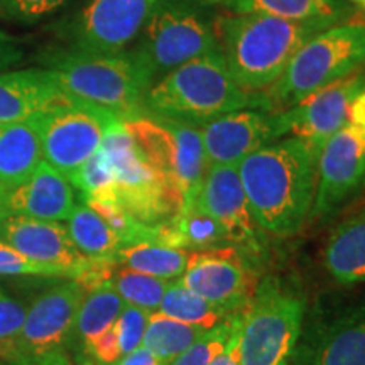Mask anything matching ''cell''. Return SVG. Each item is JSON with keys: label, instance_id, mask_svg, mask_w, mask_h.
<instances>
[{"label": "cell", "instance_id": "obj_1", "mask_svg": "<svg viewBox=\"0 0 365 365\" xmlns=\"http://www.w3.org/2000/svg\"><path fill=\"white\" fill-rule=\"evenodd\" d=\"M318 156L298 137H282L237 166L255 225L291 237L309 220L317 193Z\"/></svg>", "mask_w": 365, "mask_h": 365}, {"label": "cell", "instance_id": "obj_2", "mask_svg": "<svg viewBox=\"0 0 365 365\" xmlns=\"http://www.w3.org/2000/svg\"><path fill=\"white\" fill-rule=\"evenodd\" d=\"M328 27L331 26L261 14H228L215 21L218 48L228 71L250 95L276 83L301 46Z\"/></svg>", "mask_w": 365, "mask_h": 365}, {"label": "cell", "instance_id": "obj_3", "mask_svg": "<svg viewBox=\"0 0 365 365\" xmlns=\"http://www.w3.org/2000/svg\"><path fill=\"white\" fill-rule=\"evenodd\" d=\"M240 108H254V97L232 78L220 49L163 75L144 97V110L150 117L193 127Z\"/></svg>", "mask_w": 365, "mask_h": 365}, {"label": "cell", "instance_id": "obj_4", "mask_svg": "<svg viewBox=\"0 0 365 365\" xmlns=\"http://www.w3.org/2000/svg\"><path fill=\"white\" fill-rule=\"evenodd\" d=\"M365 68V24L341 22L307 41L276 83L252 95L254 108L284 112L314 91Z\"/></svg>", "mask_w": 365, "mask_h": 365}, {"label": "cell", "instance_id": "obj_5", "mask_svg": "<svg viewBox=\"0 0 365 365\" xmlns=\"http://www.w3.org/2000/svg\"><path fill=\"white\" fill-rule=\"evenodd\" d=\"M49 66L63 95L112 112L120 120L140 115L154 83L132 54L65 53Z\"/></svg>", "mask_w": 365, "mask_h": 365}, {"label": "cell", "instance_id": "obj_6", "mask_svg": "<svg viewBox=\"0 0 365 365\" xmlns=\"http://www.w3.org/2000/svg\"><path fill=\"white\" fill-rule=\"evenodd\" d=\"M308 299L298 279L269 274L255 286L240 327V365H286L301 335Z\"/></svg>", "mask_w": 365, "mask_h": 365}, {"label": "cell", "instance_id": "obj_7", "mask_svg": "<svg viewBox=\"0 0 365 365\" xmlns=\"http://www.w3.org/2000/svg\"><path fill=\"white\" fill-rule=\"evenodd\" d=\"M198 0H158L130 54L150 78L158 80L175 68L203 54L218 51L215 21Z\"/></svg>", "mask_w": 365, "mask_h": 365}, {"label": "cell", "instance_id": "obj_8", "mask_svg": "<svg viewBox=\"0 0 365 365\" xmlns=\"http://www.w3.org/2000/svg\"><path fill=\"white\" fill-rule=\"evenodd\" d=\"M100 153L113 176V202L149 227L171 222L182 210V198L145 161L124 122L105 137Z\"/></svg>", "mask_w": 365, "mask_h": 365}, {"label": "cell", "instance_id": "obj_9", "mask_svg": "<svg viewBox=\"0 0 365 365\" xmlns=\"http://www.w3.org/2000/svg\"><path fill=\"white\" fill-rule=\"evenodd\" d=\"M122 122L145 161L181 196L182 210L190 208L208 168L200 129L181 122L143 115Z\"/></svg>", "mask_w": 365, "mask_h": 365}, {"label": "cell", "instance_id": "obj_10", "mask_svg": "<svg viewBox=\"0 0 365 365\" xmlns=\"http://www.w3.org/2000/svg\"><path fill=\"white\" fill-rule=\"evenodd\" d=\"M43 144V159L68 181L102 148L105 137L120 118L112 112L63 97L36 115Z\"/></svg>", "mask_w": 365, "mask_h": 365}, {"label": "cell", "instance_id": "obj_11", "mask_svg": "<svg viewBox=\"0 0 365 365\" xmlns=\"http://www.w3.org/2000/svg\"><path fill=\"white\" fill-rule=\"evenodd\" d=\"M365 186V90L350 107L349 118L322 148L317 164V193L309 220H325L344 208Z\"/></svg>", "mask_w": 365, "mask_h": 365}, {"label": "cell", "instance_id": "obj_12", "mask_svg": "<svg viewBox=\"0 0 365 365\" xmlns=\"http://www.w3.org/2000/svg\"><path fill=\"white\" fill-rule=\"evenodd\" d=\"M286 365H365V298L307 312Z\"/></svg>", "mask_w": 365, "mask_h": 365}, {"label": "cell", "instance_id": "obj_13", "mask_svg": "<svg viewBox=\"0 0 365 365\" xmlns=\"http://www.w3.org/2000/svg\"><path fill=\"white\" fill-rule=\"evenodd\" d=\"M0 240L11 245L36 262L63 269L70 279L86 287L110 277L113 264H102L86 259L73 244L68 228L61 222L36 220L6 213L0 217Z\"/></svg>", "mask_w": 365, "mask_h": 365}, {"label": "cell", "instance_id": "obj_14", "mask_svg": "<svg viewBox=\"0 0 365 365\" xmlns=\"http://www.w3.org/2000/svg\"><path fill=\"white\" fill-rule=\"evenodd\" d=\"M88 287L66 279L41 293L27 309L19 335L21 360L66 357L75 319Z\"/></svg>", "mask_w": 365, "mask_h": 365}, {"label": "cell", "instance_id": "obj_15", "mask_svg": "<svg viewBox=\"0 0 365 365\" xmlns=\"http://www.w3.org/2000/svg\"><path fill=\"white\" fill-rule=\"evenodd\" d=\"M178 281L232 314L245 313L259 282L250 261L235 245L191 252Z\"/></svg>", "mask_w": 365, "mask_h": 365}, {"label": "cell", "instance_id": "obj_16", "mask_svg": "<svg viewBox=\"0 0 365 365\" xmlns=\"http://www.w3.org/2000/svg\"><path fill=\"white\" fill-rule=\"evenodd\" d=\"M208 166H239L255 150L286 135L279 112L240 108L200 127Z\"/></svg>", "mask_w": 365, "mask_h": 365}, {"label": "cell", "instance_id": "obj_17", "mask_svg": "<svg viewBox=\"0 0 365 365\" xmlns=\"http://www.w3.org/2000/svg\"><path fill=\"white\" fill-rule=\"evenodd\" d=\"M365 90V68L325 88L303 102L279 112L286 134L303 140L317 156L330 137L345 124L354 100Z\"/></svg>", "mask_w": 365, "mask_h": 365}, {"label": "cell", "instance_id": "obj_18", "mask_svg": "<svg viewBox=\"0 0 365 365\" xmlns=\"http://www.w3.org/2000/svg\"><path fill=\"white\" fill-rule=\"evenodd\" d=\"M158 0H91L73 24L76 51L120 54L139 38Z\"/></svg>", "mask_w": 365, "mask_h": 365}, {"label": "cell", "instance_id": "obj_19", "mask_svg": "<svg viewBox=\"0 0 365 365\" xmlns=\"http://www.w3.org/2000/svg\"><path fill=\"white\" fill-rule=\"evenodd\" d=\"M193 205L220 223L232 244L261 250L237 166H208Z\"/></svg>", "mask_w": 365, "mask_h": 365}, {"label": "cell", "instance_id": "obj_20", "mask_svg": "<svg viewBox=\"0 0 365 365\" xmlns=\"http://www.w3.org/2000/svg\"><path fill=\"white\" fill-rule=\"evenodd\" d=\"M75 207L71 182L44 161L22 185L7 190L4 200L6 213L48 222L68 220Z\"/></svg>", "mask_w": 365, "mask_h": 365}, {"label": "cell", "instance_id": "obj_21", "mask_svg": "<svg viewBox=\"0 0 365 365\" xmlns=\"http://www.w3.org/2000/svg\"><path fill=\"white\" fill-rule=\"evenodd\" d=\"M63 97L51 70L29 68L0 73V124L27 120Z\"/></svg>", "mask_w": 365, "mask_h": 365}, {"label": "cell", "instance_id": "obj_22", "mask_svg": "<svg viewBox=\"0 0 365 365\" xmlns=\"http://www.w3.org/2000/svg\"><path fill=\"white\" fill-rule=\"evenodd\" d=\"M43 144L36 115L22 122L0 124V186H19L43 163Z\"/></svg>", "mask_w": 365, "mask_h": 365}, {"label": "cell", "instance_id": "obj_23", "mask_svg": "<svg viewBox=\"0 0 365 365\" xmlns=\"http://www.w3.org/2000/svg\"><path fill=\"white\" fill-rule=\"evenodd\" d=\"M323 264L340 284L365 282V210L331 232L323 250Z\"/></svg>", "mask_w": 365, "mask_h": 365}, {"label": "cell", "instance_id": "obj_24", "mask_svg": "<svg viewBox=\"0 0 365 365\" xmlns=\"http://www.w3.org/2000/svg\"><path fill=\"white\" fill-rule=\"evenodd\" d=\"M234 14H261L296 22L336 26L352 17L354 7L345 0H230Z\"/></svg>", "mask_w": 365, "mask_h": 365}, {"label": "cell", "instance_id": "obj_25", "mask_svg": "<svg viewBox=\"0 0 365 365\" xmlns=\"http://www.w3.org/2000/svg\"><path fill=\"white\" fill-rule=\"evenodd\" d=\"M66 222L73 244L86 259L115 266L122 240L93 208L86 203L76 205Z\"/></svg>", "mask_w": 365, "mask_h": 365}, {"label": "cell", "instance_id": "obj_26", "mask_svg": "<svg viewBox=\"0 0 365 365\" xmlns=\"http://www.w3.org/2000/svg\"><path fill=\"white\" fill-rule=\"evenodd\" d=\"M124 307V299L118 296L110 277L90 287L80 304L71 339L86 350L91 341L117 322Z\"/></svg>", "mask_w": 365, "mask_h": 365}, {"label": "cell", "instance_id": "obj_27", "mask_svg": "<svg viewBox=\"0 0 365 365\" xmlns=\"http://www.w3.org/2000/svg\"><path fill=\"white\" fill-rule=\"evenodd\" d=\"M188 250L170 247L161 242H134L122 245L115 266L148 274L164 281H178L190 259Z\"/></svg>", "mask_w": 365, "mask_h": 365}, {"label": "cell", "instance_id": "obj_28", "mask_svg": "<svg viewBox=\"0 0 365 365\" xmlns=\"http://www.w3.org/2000/svg\"><path fill=\"white\" fill-rule=\"evenodd\" d=\"M158 312L193 325L203 331L213 330L234 317L227 309L217 307L200 294L190 291L180 281L171 282L163 296Z\"/></svg>", "mask_w": 365, "mask_h": 365}, {"label": "cell", "instance_id": "obj_29", "mask_svg": "<svg viewBox=\"0 0 365 365\" xmlns=\"http://www.w3.org/2000/svg\"><path fill=\"white\" fill-rule=\"evenodd\" d=\"M203 333L200 328L156 312L150 313L140 346L149 350L163 365H168Z\"/></svg>", "mask_w": 365, "mask_h": 365}, {"label": "cell", "instance_id": "obj_30", "mask_svg": "<svg viewBox=\"0 0 365 365\" xmlns=\"http://www.w3.org/2000/svg\"><path fill=\"white\" fill-rule=\"evenodd\" d=\"M110 281L125 304L145 309L149 313L158 312L164 293L173 282L125 267L110 274Z\"/></svg>", "mask_w": 365, "mask_h": 365}, {"label": "cell", "instance_id": "obj_31", "mask_svg": "<svg viewBox=\"0 0 365 365\" xmlns=\"http://www.w3.org/2000/svg\"><path fill=\"white\" fill-rule=\"evenodd\" d=\"M27 309L0 284V360L21 362L19 335Z\"/></svg>", "mask_w": 365, "mask_h": 365}, {"label": "cell", "instance_id": "obj_32", "mask_svg": "<svg viewBox=\"0 0 365 365\" xmlns=\"http://www.w3.org/2000/svg\"><path fill=\"white\" fill-rule=\"evenodd\" d=\"M242 318H244V313L234 314L220 327L205 331L195 344H191L185 352H181L168 365H210L212 360L225 349L227 341L230 340L235 328L240 325Z\"/></svg>", "mask_w": 365, "mask_h": 365}, {"label": "cell", "instance_id": "obj_33", "mask_svg": "<svg viewBox=\"0 0 365 365\" xmlns=\"http://www.w3.org/2000/svg\"><path fill=\"white\" fill-rule=\"evenodd\" d=\"M0 276H38L70 279L68 272L63 269L36 262L33 259L17 252L4 240H0Z\"/></svg>", "mask_w": 365, "mask_h": 365}, {"label": "cell", "instance_id": "obj_34", "mask_svg": "<svg viewBox=\"0 0 365 365\" xmlns=\"http://www.w3.org/2000/svg\"><path fill=\"white\" fill-rule=\"evenodd\" d=\"M150 313L145 309L129 307L125 304L122 313L118 314L117 322L113 323L117 331L118 346H120V354H130L132 350L139 349L143 344L145 327H148Z\"/></svg>", "mask_w": 365, "mask_h": 365}, {"label": "cell", "instance_id": "obj_35", "mask_svg": "<svg viewBox=\"0 0 365 365\" xmlns=\"http://www.w3.org/2000/svg\"><path fill=\"white\" fill-rule=\"evenodd\" d=\"M66 0H0V16L11 21L33 22L48 16Z\"/></svg>", "mask_w": 365, "mask_h": 365}, {"label": "cell", "instance_id": "obj_36", "mask_svg": "<svg viewBox=\"0 0 365 365\" xmlns=\"http://www.w3.org/2000/svg\"><path fill=\"white\" fill-rule=\"evenodd\" d=\"M85 354L91 355L95 359V362H98L100 365H110L117 362L122 357V354L120 346H118L115 327L112 325L108 330H105L102 335L91 341L88 349L85 350Z\"/></svg>", "mask_w": 365, "mask_h": 365}, {"label": "cell", "instance_id": "obj_37", "mask_svg": "<svg viewBox=\"0 0 365 365\" xmlns=\"http://www.w3.org/2000/svg\"><path fill=\"white\" fill-rule=\"evenodd\" d=\"M21 58L22 51L16 39L11 34H7L6 31L0 29V73L7 71L9 68L19 63Z\"/></svg>", "mask_w": 365, "mask_h": 365}, {"label": "cell", "instance_id": "obj_38", "mask_svg": "<svg viewBox=\"0 0 365 365\" xmlns=\"http://www.w3.org/2000/svg\"><path fill=\"white\" fill-rule=\"evenodd\" d=\"M240 325L232 333L230 340L227 341L225 349L212 360L210 365H240Z\"/></svg>", "mask_w": 365, "mask_h": 365}, {"label": "cell", "instance_id": "obj_39", "mask_svg": "<svg viewBox=\"0 0 365 365\" xmlns=\"http://www.w3.org/2000/svg\"><path fill=\"white\" fill-rule=\"evenodd\" d=\"M110 365H163L159 362V359L154 357L149 350H145L144 346H139V349L132 350L130 354L122 355L117 362Z\"/></svg>", "mask_w": 365, "mask_h": 365}, {"label": "cell", "instance_id": "obj_40", "mask_svg": "<svg viewBox=\"0 0 365 365\" xmlns=\"http://www.w3.org/2000/svg\"><path fill=\"white\" fill-rule=\"evenodd\" d=\"M12 365H70L66 357H56V359H46V360H21Z\"/></svg>", "mask_w": 365, "mask_h": 365}, {"label": "cell", "instance_id": "obj_41", "mask_svg": "<svg viewBox=\"0 0 365 365\" xmlns=\"http://www.w3.org/2000/svg\"><path fill=\"white\" fill-rule=\"evenodd\" d=\"M198 2L207 4V6H228L230 0H198Z\"/></svg>", "mask_w": 365, "mask_h": 365}, {"label": "cell", "instance_id": "obj_42", "mask_svg": "<svg viewBox=\"0 0 365 365\" xmlns=\"http://www.w3.org/2000/svg\"><path fill=\"white\" fill-rule=\"evenodd\" d=\"M6 188H2L0 186V217L6 215V210H4V200H6Z\"/></svg>", "mask_w": 365, "mask_h": 365}, {"label": "cell", "instance_id": "obj_43", "mask_svg": "<svg viewBox=\"0 0 365 365\" xmlns=\"http://www.w3.org/2000/svg\"><path fill=\"white\" fill-rule=\"evenodd\" d=\"M349 2L355 4V6H359L360 9H365V0H349Z\"/></svg>", "mask_w": 365, "mask_h": 365}]
</instances>
